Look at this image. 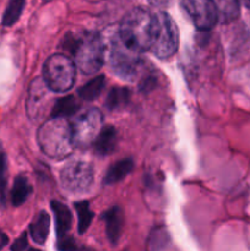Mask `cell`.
I'll list each match as a JSON object with an SVG mask.
<instances>
[{
  "instance_id": "cell-1",
  "label": "cell",
  "mask_w": 250,
  "mask_h": 251,
  "mask_svg": "<svg viewBox=\"0 0 250 251\" xmlns=\"http://www.w3.org/2000/svg\"><path fill=\"white\" fill-rule=\"evenodd\" d=\"M156 28V14L145 7H135L123 17L118 36L130 49L144 53L151 50Z\"/></svg>"
},
{
  "instance_id": "cell-2",
  "label": "cell",
  "mask_w": 250,
  "mask_h": 251,
  "mask_svg": "<svg viewBox=\"0 0 250 251\" xmlns=\"http://www.w3.org/2000/svg\"><path fill=\"white\" fill-rule=\"evenodd\" d=\"M65 48L74 56V63L85 74H95L104 63L105 46L103 38L95 32L68 34Z\"/></svg>"
},
{
  "instance_id": "cell-3",
  "label": "cell",
  "mask_w": 250,
  "mask_h": 251,
  "mask_svg": "<svg viewBox=\"0 0 250 251\" xmlns=\"http://www.w3.org/2000/svg\"><path fill=\"white\" fill-rule=\"evenodd\" d=\"M39 147L51 159H64L74 151L73 129L66 119L51 118L37 132Z\"/></svg>"
},
{
  "instance_id": "cell-4",
  "label": "cell",
  "mask_w": 250,
  "mask_h": 251,
  "mask_svg": "<svg viewBox=\"0 0 250 251\" xmlns=\"http://www.w3.org/2000/svg\"><path fill=\"white\" fill-rule=\"evenodd\" d=\"M76 65L65 54H54L44 63L43 80L54 92H66L75 82Z\"/></svg>"
},
{
  "instance_id": "cell-5",
  "label": "cell",
  "mask_w": 250,
  "mask_h": 251,
  "mask_svg": "<svg viewBox=\"0 0 250 251\" xmlns=\"http://www.w3.org/2000/svg\"><path fill=\"white\" fill-rule=\"evenodd\" d=\"M109 65L113 73L124 80H134L141 69V53L130 49L122 42L118 33L110 42Z\"/></svg>"
},
{
  "instance_id": "cell-6",
  "label": "cell",
  "mask_w": 250,
  "mask_h": 251,
  "mask_svg": "<svg viewBox=\"0 0 250 251\" xmlns=\"http://www.w3.org/2000/svg\"><path fill=\"white\" fill-rule=\"evenodd\" d=\"M157 28L151 51L159 59H168L179 48V29L174 20L167 12L156 14Z\"/></svg>"
},
{
  "instance_id": "cell-7",
  "label": "cell",
  "mask_w": 250,
  "mask_h": 251,
  "mask_svg": "<svg viewBox=\"0 0 250 251\" xmlns=\"http://www.w3.org/2000/svg\"><path fill=\"white\" fill-rule=\"evenodd\" d=\"M103 115L100 110L96 108L86 110L78 115L71 124L73 137L75 146L87 147L97 139L98 134L102 130Z\"/></svg>"
},
{
  "instance_id": "cell-8",
  "label": "cell",
  "mask_w": 250,
  "mask_h": 251,
  "mask_svg": "<svg viewBox=\"0 0 250 251\" xmlns=\"http://www.w3.org/2000/svg\"><path fill=\"white\" fill-rule=\"evenodd\" d=\"M60 179L64 189L70 193H85L92 185L93 169L87 162L73 161L61 171Z\"/></svg>"
},
{
  "instance_id": "cell-9",
  "label": "cell",
  "mask_w": 250,
  "mask_h": 251,
  "mask_svg": "<svg viewBox=\"0 0 250 251\" xmlns=\"http://www.w3.org/2000/svg\"><path fill=\"white\" fill-rule=\"evenodd\" d=\"M181 6L199 31L208 32L217 24L218 12L213 0H181Z\"/></svg>"
},
{
  "instance_id": "cell-10",
  "label": "cell",
  "mask_w": 250,
  "mask_h": 251,
  "mask_svg": "<svg viewBox=\"0 0 250 251\" xmlns=\"http://www.w3.org/2000/svg\"><path fill=\"white\" fill-rule=\"evenodd\" d=\"M47 97V85L42 78H36L29 87L28 97H27V113L31 119H39L43 112L42 100Z\"/></svg>"
},
{
  "instance_id": "cell-11",
  "label": "cell",
  "mask_w": 250,
  "mask_h": 251,
  "mask_svg": "<svg viewBox=\"0 0 250 251\" xmlns=\"http://www.w3.org/2000/svg\"><path fill=\"white\" fill-rule=\"evenodd\" d=\"M103 220L105 221V234L112 244H117L122 235L124 227V215L119 206L109 208L103 213Z\"/></svg>"
},
{
  "instance_id": "cell-12",
  "label": "cell",
  "mask_w": 250,
  "mask_h": 251,
  "mask_svg": "<svg viewBox=\"0 0 250 251\" xmlns=\"http://www.w3.org/2000/svg\"><path fill=\"white\" fill-rule=\"evenodd\" d=\"M118 134L117 130L113 125H105L102 127L100 132L98 134L97 139L95 140V152L100 157L109 156L114 152L117 147Z\"/></svg>"
},
{
  "instance_id": "cell-13",
  "label": "cell",
  "mask_w": 250,
  "mask_h": 251,
  "mask_svg": "<svg viewBox=\"0 0 250 251\" xmlns=\"http://www.w3.org/2000/svg\"><path fill=\"white\" fill-rule=\"evenodd\" d=\"M50 206L54 212V217H55V232L59 239V238L68 235V232L71 228V223H73V216H71L68 206L64 205L60 201H51Z\"/></svg>"
},
{
  "instance_id": "cell-14",
  "label": "cell",
  "mask_w": 250,
  "mask_h": 251,
  "mask_svg": "<svg viewBox=\"0 0 250 251\" xmlns=\"http://www.w3.org/2000/svg\"><path fill=\"white\" fill-rule=\"evenodd\" d=\"M50 218L46 211H41L29 226V234L37 244H44L48 238Z\"/></svg>"
},
{
  "instance_id": "cell-15",
  "label": "cell",
  "mask_w": 250,
  "mask_h": 251,
  "mask_svg": "<svg viewBox=\"0 0 250 251\" xmlns=\"http://www.w3.org/2000/svg\"><path fill=\"white\" fill-rule=\"evenodd\" d=\"M132 169H134V162H132V159L125 158L117 162V163L112 164L109 167V169L107 171L104 179H103V184L104 185H113V184L123 180Z\"/></svg>"
},
{
  "instance_id": "cell-16",
  "label": "cell",
  "mask_w": 250,
  "mask_h": 251,
  "mask_svg": "<svg viewBox=\"0 0 250 251\" xmlns=\"http://www.w3.org/2000/svg\"><path fill=\"white\" fill-rule=\"evenodd\" d=\"M80 109V103L74 96H66V97L59 98L51 109V118H60L66 119L69 117H73L76 112Z\"/></svg>"
},
{
  "instance_id": "cell-17",
  "label": "cell",
  "mask_w": 250,
  "mask_h": 251,
  "mask_svg": "<svg viewBox=\"0 0 250 251\" xmlns=\"http://www.w3.org/2000/svg\"><path fill=\"white\" fill-rule=\"evenodd\" d=\"M32 193V186L28 179L24 176H19L15 178L14 186L11 190V202L14 206H21L28 199Z\"/></svg>"
},
{
  "instance_id": "cell-18",
  "label": "cell",
  "mask_w": 250,
  "mask_h": 251,
  "mask_svg": "<svg viewBox=\"0 0 250 251\" xmlns=\"http://www.w3.org/2000/svg\"><path fill=\"white\" fill-rule=\"evenodd\" d=\"M131 92L129 88L125 87H114L109 91L105 100V107L109 110L120 109L129 103Z\"/></svg>"
},
{
  "instance_id": "cell-19",
  "label": "cell",
  "mask_w": 250,
  "mask_h": 251,
  "mask_svg": "<svg viewBox=\"0 0 250 251\" xmlns=\"http://www.w3.org/2000/svg\"><path fill=\"white\" fill-rule=\"evenodd\" d=\"M218 12V20L223 22L233 21L239 15V0H213Z\"/></svg>"
},
{
  "instance_id": "cell-20",
  "label": "cell",
  "mask_w": 250,
  "mask_h": 251,
  "mask_svg": "<svg viewBox=\"0 0 250 251\" xmlns=\"http://www.w3.org/2000/svg\"><path fill=\"white\" fill-rule=\"evenodd\" d=\"M105 86V78L103 75L96 76L91 81H88L86 85L78 90V96L85 100H93L102 93L103 88Z\"/></svg>"
},
{
  "instance_id": "cell-21",
  "label": "cell",
  "mask_w": 250,
  "mask_h": 251,
  "mask_svg": "<svg viewBox=\"0 0 250 251\" xmlns=\"http://www.w3.org/2000/svg\"><path fill=\"white\" fill-rule=\"evenodd\" d=\"M26 5V0H9L2 16V26L10 27L20 19Z\"/></svg>"
},
{
  "instance_id": "cell-22",
  "label": "cell",
  "mask_w": 250,
  "mask_h": 251,
  "mask_svg": "<svg viewBox=\"0 0 250 251\" xmlns=\"http://www.w3.org/2000/svg\"><path fill=\"white\" fill-rule=\"evenodd\" d=\"M74 205H75V210L78 215V233L83 234L88 229L91 222H92L93 213L90 210V203H88V201H78V202H75Z\"/></svg>"
},
{
  "instance_id": "cell-23",
  "label": "cell",
  "mask_w": 250,
  "mask_h": 251,
  "mask_svg": "<svg viewBox=\"0 0 250 251\" xmlns=\"http://www.w3.org/2000/svg\"><path fill=\"white\" fill-rule=\"evenodd\" d=\"M6 154L0 146V199L5 202V193H6Z\"/></svg>"
},
{
  "instance_id": "cell-24",
  "label": "cell",
  "mask_w": 250,
  "mask_h": 251,
  "mask_svg": "<svg viewBox=\"0 0 250 251\" xmlns=\"http://www.w3.org/2000/svg\"><path fill=\"white\" fill-rule=\"evenodd\" d=\"M56 249L59 251H80L77 244H76L75 239L73 237L65 235L63 238H59L56 242Z\"/></svg>"
},
{
  "instance_id": "cell-25",
  "label": "cell",
  "mask_w": 250,
  "mask_h": 251,
  "mask_svg": "<svg viewBox=\"0 0 250 251\" xmlns=\"http://www.w3.org/2000/svg\"><path fill=\"white\" fill-rule=\"evenodd\" d=\"M28 245V240H27V233H22L21 237L17 238L11 245V251H25Z\"/></svg>"
},
{
  "instance_id": "cell-26",
  "label": "cell",
  "mask_w": 250,
  "mask_h": 251,
  "mask_svg": "<svg viewBox=\"0 0 250 251\" xmlns=\"http://www.w3.org/2000/svg\"><path fill=\"white\" fill-rule=\"evenodd\" d=\"M152 6L154 7H159V9H163V7H167L171 5V2L173 0H147Z\"/></svg>"
},
{
  "instance_id": "cell-27",
  "label": "cell",
  "mask_w": 250,
  "mask_h": 251,
  "mask_svg": "<svg viewBox=\"0 0 250 251\" xmlns=\"http://www.w3.org/2000/svg\"><path fill=\"white\" fill-rule=\"evenodd\" d=\"M7 242H9V238H7L6 234L0 229V249H2V248L7 244Z\"/></svg>"
},
{
  "instance_id": "cell-28",
  "label": "cell",
  "mask_w": 250,
  "mask_h": 251,
  "mask_svg": "<svg viewBox=\"0 0 250 251\" xmlns=\"http://www.w3.org/2000/svg\"><path fill=\"white\" fill-rule=\"evenodd\" d=\"M239 2H242L245 7L250 9V0H239Z\"/></svg>"
},
{
  "instance_id": "cell-29",
  "label": "cell",
  "mask_w": 250,
  "mask_h": 251,
  "mask_svg": "<svg viewBox=\"0 0 250 251\" xmlns=\"http://www.w3.org/2000/svg\"><path fill=\"white\" fill-rule=\"evenodd\" d=\"M80 251H91V250L87 249V248H82V249H81Z\"/></svg>"
},
{
  "instance_id": "cell-30",
  "label": "cell",
  "mask_w": 250,
  "mask_h": 251,
  "mask_svg": "<svg viewBox=\"0 0 250 251\" xmlns=\"http://www.w3.org/2000/svg\"><path fill=\"white\" fill-rule=\"evenodd\" d=\"M28 251H41V250H38V249H29Z\"/></svg>"
},
{
  "instance_id": "cell-31",
  "label": "cell",
  "mask_w": 250,
  "mask_h": 251,
  "mask_svg": "<svg viewBox=\"0 0 250 251\" xmlns=\"http://www.w3.org/2000/svg\"><path fill=\"white\" fill-rule=\"evenodd\" d=\"M90 1H100V0H90Z\"/></svg>"
},
{
  "instance_id": "cell-32",
  "label": "cell",
  "mask_w": 250,
  "mask_h": 251,
  "mask_svg": "<svg viewBox=\"0 0 250 251\" xmlns=\"http://www.w3.org/2000/svg\"><path fill=\"white\" fill-rule=\"evenodd\" d=\"M43 1H44V2H47V1H50V0H43Z\"/></svg>"
}]
</instances>
